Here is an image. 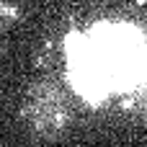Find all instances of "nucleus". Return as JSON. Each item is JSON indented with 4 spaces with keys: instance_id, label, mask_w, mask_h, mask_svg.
I'll list each match as a JSON object with an SVG mask.
<instances>
[{
    "instance_id": "nucleus-1",
    "label": "nucleus",
    "mask_w": 147,
    "mask_h": 147,
    "mask_svg": "<svg viewBox=\"0 0 147 147\" xmlns=\"http://www.w3.org/2000/svg\"><path fill=\"white\" fill-rule=\"evenodd\" d=\"M134 59H137V54L129 47L127 36L93 39V44L85 49L83 78L101 85V88L119 85L127 75H132V62Z\"/></svg>"
}]
</instances>
